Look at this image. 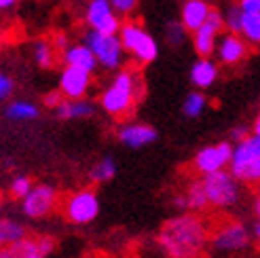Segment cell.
Wrapping results in <instances>:
<instances>
[{
    "mask_svg": "<svg viewBox=\"0 0 260 258\" xmlns=\"http://www.w3.org/2000/svg\"><path fill=\"white\" fill-rule=\"evenodd\" d=\"M207 243V229L197 216L182 214L161 227L159 246L172 258H194Z\"/></svg>",
    "mask_w": 260,
    "mask_h": 258,
    "instance_id": "cell-1",
    "label": "cell"
},
{
    "mask_svg": "<svg viewBox=\"0 0 260 258\" xmlns=\"http://www.w3.org/2000/svg\"><path fill=\"white\" fill-rule=\"evenodd\" d=\"M224 19H226V30L229 32H235L241 34V23H243V11L239 5H231L224 13Z\"/></svg>",
    "mask_w": 260,
    "mask_h": 258,
    "instance_id": "cell-29",
    "label": "cell"
},
{
    "mask_svg": "<svg viewBox=\"0 0 260 258\" xmlns=\"http://www.w3.org/2000/svg\"><path fill=\"white\" fill-rule=\"evenodd\" d=\"M241 36L250 45H260V13H243Z\"/></svg>",
    "mask_w": 260,
    "mask_h": 258,
    "instance_id": "cell-23",
    "label": "cell"
},
{
    "mask_svg": "<svg viewBox=\"0 0 260 258\" xmlns=\"http://www.w3.org/2000/svg\"><path fill=\"white\" fill-rule=\"evenodd\" d=\"M53 250V239L51 237H43V239H28L17 241L13 246H5L0 258H28L30 254H43L47 256Z\"/></svg>",
    "mask_w": 260,
    "mask_h": 258,
    "instance_id": "cell-12",
    "label": "cell"
},
{
    "mask_svg": "<svg viewBox=\"0 0 260 258\" xmlns=\"http://www.w3.org/2000/svg\"><path fill=\"white\" fill-rule=\"evenodd\" d=\"M53 45L57 47V49H61V51H66L70 45H68V38L63 36V34H59V36H55V41H53Z\"/></svg>",
    "mask_w": 260,
    "mask_h": 258,
    "instance_id": "cell-38",
    "label": "cell"
},
{
    "mask_svg": "<svg viewBox=\"0 0 260 258\" xmlns=\"http://www.w3.org/2000/svg\"><path fill=\"white\" fill-rule=\"evenodd\" d=\"M55 197H57V192H55L53 186H49V184L32 186V190L21 199L25 216H30V218H43V216H47L51 210H53Z\"/></svg>",
    "mask_w": 260,
    "mask_h": 258,
    "instance_id": "cell-10",
    "label": "cell"
},
{
    "mask_svg": "<svg viewBox=\"0 0 260 258\" xmlns=\"http://www.w3.org/2000/svg\"><path fill=\"white\" fill-rule=\"evenodd\" d=\"M256 214H258V218H260V195H258V199H256Z\"/></svg>",
    "mask_w": 260,
    "mask_h": 258,
    "instance_id": "cell-42",
    "label": "cell"
},
{
    "mask_svg": "<svg viewBox=\"0 0 260 258\" xmlns=\"http://www.w3.org/2000/svg\"><path fill=\"white\" fill-rule=\"evenodd\" d=\"M63 61H66V66H79V68H85L89 72H93L100 66L95 53L91 51V47L87 43L70 45L66 51H63Z\"/></svg>",
    "mask_w": 260,
    "mask_h": 258,
    "instance_id": "cell-15",
    "label": "cell"
},
{
    "mask_svg": "<svg viewBox=\"0 0 260 258\" xmlns=\"http://www.w3.org/2000/svg\"><path fill=\"white\" fill-rule=\"evenodd\" d=\"M186 32L188 30L182 25V21L180 23H170V25H167V41H170V45H180L182 41H184Z\"/></svg>",
    "mask_w": 260,
    "mask_h": 258,
    "instance_id": "cell-31",
    "label": "cell"
},
{
    "mask_svg": "<svg viewBox=\"0 0 260 258\" xmlns=\"http://www.w3.org/2000/svg\"><path fill=\"white\" fill-rule=\"evenodd\" d=\"M186 201H188V210L192 212H203L207 205H210V199H207V192H205V186L203 182H192L188 192H186Z\"/></svg>",
    "mask_w": 260,
    "mask_h": 258,
    "instance_id": "cell-24",
    "label": "cell"
},
{
    "mask_svg": "<svg viewBox=\"0 0 260 258\" xmlns=\"http://www.w3.org/2000/svg\"><path fill=\"white\" fill-rule=\"evenodd\" d=\"M237 5L243 13H260V0H239Z\"/></svg>",
    "mask_w": 260,
    "mask_h": 258,
    "instance_id": "cell-36",
    "label": "cell"
},
{
    "mask_svg": "<svg viewBox=\"0 0 260 258\" xmlns=\"http://www.w3.org/2000/svg\"><path fill=\"white\" fill-rule=\"evenodd\" d=\"M15 3H17V0H0V9H5V11H7V9H11Z\"/></svg>",
    "mask_w": 260,
    "mask_h": 258,
    "instance_id": "cell-39",
    "label": "cell"
},
{
    "mask_svg": "<svg viewBox=\"0 0 260 258\" xmlns=\"http://www.w3.org/2000/svg\"><path fill=\"white\" fill-rule=\"evenodd\" d=\"M28 258H45V256H43V254H30Z\"/></svg>",
    "mask_w": 260,
    "mask_h": 258,
    "instance_id": "cell-43",
    "label": "cell"
},
{
    "mask_svg": "<svg viewBox=\"0 0 260 258\" xmlns=\"http://www.w3.org/2000/svg\"><path fill=\"white\" fill-rule=\"evenodd\" d=\"M233 148L231 142H220L216 146H205L197 152L194 157V170L199 174H214V172H220L224 170L226 165H231L233 161Z\"/></svg>",
    "mask_w": 260,
    "mask_h": 258,
    "instance_id": "cell-7",
    "label": "cell"
},
{
    "mask_svg": "<svg viewBox=\"0 0 260 258\" xmlns=\"http://www.w3.org/2000/svg\"><path fill=\"white\" fill-rule=\"evenodd\" d=\"M89 85H91V72L79 66H66L59 76V91L63 93V98L70 100L85 98Z\"/></svg>",
    "mask_w": 260,
    "mask_h": 258,
    "instance_id": "cell-11",
    "label": "cell"
},
{
    "mask_svg": "<svg viewBox=\"0 0 260 258\" xmlns=\"http://www.w3.org/2000/svg\"><path fill=\"white\" fill-rule=\"evenodd\" d=\"M218 79V66L210 57H199L190 68V83L199 89L212 87Z\"/></svg>",
    "mask_w": 260,
    "mask_h": 258,
    "instance_id": "cell-16",
    "label": "cell"
},
{
    "mask_svg": "<svg viewBox=\"0 0 260 258\" xmlns=\"http://www.w3.org/2000/svg\"><path fill=\"white\" fill-rule=\"evenodd\" d=\"M207 23L214 25V28H216L218 32H222V30L226 28V19H224V15H222V11L216 9V7H212L210 15H207Z\"/></svg>",
    "mask_w": 260,
    "mask_h": 258,
    "instance_id": "cell-32",
    "label": "cell"
},
{
    "mask_svg": "<svg viewBox=\"0 0 260 258\" xmlns=\"http://www.w3.org/2000/svg\"><path fill=\"white\" fill-rule=\"evenodd\" d=\"M66 218L74 224H87L91 222L93 218L98 216L100 212V201H98V195L93 190H79L74 192L72 197H68L66 201Z\"/></svg>",
    "mask_w": 260,
    "mask_h": 258,
    "instance_id": "cell-6",
    "label": "cell"
},
{
    "mask_svg": "<svg viewBox=\"0 0 260 258\" xmlns=\"http://www.w3.org/2000/svg\"><path fill=\"white\" fill-rule=\"evenodd\" d=\"M34 59L41 68H51L55 61V51L51 47L47 41H38L34 45Z\"/></svg>",
    "mask_w": 260,
    "mask_h": 258,
    "instance_id": "cell-28",
    "label": "cell"
},
{
    "mask_svg": "<svg viewBox=\"0 0 260 258\" xmlns=\"http://www.w3.org/2000/svg\"><path fill=\"white\" fill-rule=\"evenodd\" d=\"M256 157H260V136L258 134H252V136L241 140L239 144L235 146V150H233L231 165H245V163H250Z\"/></svg>",
    "mask_w": 260,
    "mask_h": 258,
    "instance_id": "cell-18",
    "label": "cell"
},
{
    "mask_svg": "<svg viewBox=\"0 0 260 258\" xmlns=\"http://www.w3.org/2000/svg\"><path fill=\"white\" fill-rule=\"evenodd\" d=\"M110 3L119 15H129V13H134V9L138 7V0H110Z\"/></svg>",
    "mask_w": 260,
    "mask_h": 258,
    "instance_id": "cell-33",
    "label": "cell"
},
{
    "mask_svg": "<svg viewBox=\"0 0 260 258\" xmlns=\"http://www.w3.org/2000/svg\"><path fill=\"white\" fill-rule=\"evenodd\" d=\"M25 239V229L15 222V220H5L0 222V243H5V246H13V243L17 241H23Z\"/></svg>",
    "mask_w": 260,
    "mask_h": 258,
    "instance_id": "cell-22",
    "label": "cell"
},
{
    "mask_svg": "<svg viewBox=\"0 0 260 258\" xmlns=\"http://www.w3.org/2000/svg\"><path fill=\"white\" fill-rule=\"evenodd\" d=\"M201 182L205 186L210 205H216V208H231V205L237 203V199H239L237 178L231 172L220 170L214 174H205Z\"/></svg>",
    "mask_w": 260,
    "mask_h": 258,
    "instance_id": "cell-4",
    "label": "cell"
},
{
    "mask_svg": "<svg viewBox=\"0 0 260 258\" xmlns=\"http://www.w3.org/2000/svg\"><path fill=\"white\" fill-rule=\"evenodd\" d=\"M248 231L241 222H229L220 227L212 237V248L218 252H239L248 246Z\"/></svg>",
    "mask_w": 260,
    "mask_h": 258,
    "instance_id": "cell-9",
    "label": "cell"
},
{
    "mask_svg": "<svg viewBox=\"0 0 260 258\" xmlns=\"http://www.w3.org/2000/svg\"><path fill=\"white\" fill-rule=\"evenodd\" d=\"M30 190H32V182H30L28 178H23V176L15 178V180L11 182V186H9V192H11L13 199H23Z\"/></svg>",
    "mask_w": 260,
    "mask_h": 258,
    "instance_id": "cell-30",
    "label": "cell"
},
{
    "mask_svg": "<svg viewBox=\"0 0 260 258\" xmlns=\"http://www.w3.org/2000/svg\"><path fill=\"white\" fill-rule=\"evenodd\" d=\"M210 11H212V7L207 0H186L180 11V21L188 32H197L207 21Z\"/></svg>",
    "mask_w": 260,
    "mask_h": 258,
    "instance_id": "cell-13",
    "label": "cell"
},
{
    "mask_svg": "<svg viewBox=\"0 0 260 258\" xmlns=\"http://www.w3.org/2000/svg\"><path fill=\"white\" fill-rule=\"evenodd\" d=\"M59 119H87L93 114V104L87 100H63L61 104L55 108Z\"/></svg>",
    "mask_w": 260,
    "mask_h": 258,
    "instance_id": "cell-19",
    "label": "cell"
},
{
    "mask_svg": "<svg viewBox=\"0 0 260 258\" xmlns=\"http://www.w3.org/2000/svg\"><path fill=\"white\" fill-rule=\"evenodd\" d=\"M61 102H63V93L61 91H51V93L45 95V106L47 108H57Z\"/></svg>",
    "mask_w": 260,
    "mask_h": 258,
    "instance_id": "cell-35",
    "label": "cell"
},
{
    "mask_svg": "<svg viewBox=\"0 0 260 258\" xmlns=\"http://www.w3.org/2000/svg\"><path fill=\"white\" fill-rule=\"evenodd\" d=\"M119 140L129 148H142L157 140V129L150 125H127L119 129Z\"/></svg>",
    "mask_w": 260,
    "mask_h": 258,
    "instance_id": "cell-14",
    "label": "cell"
},
{
    "mask_svg": "<svg viewBox=\"0 0 260 258\" xmlns=\"http://www.w3.org/2000/svg\"><path fill=\"white\" fill-rule=\"evenodd\" d=\"M254 134H258V136H260V114H258L256 121H254Z\"/></svg>",
    "mask_w": 260,
    "mask_h": 258,
    "instance_id": "cell-40",
    "label": "cell"
},
{
    "mask_svg": "<svg viewBox=\"0 0 260 258\" xmlns=\"http://www.w3.org/2000/svg\"><path fill=\"white\" fill-rule=\"evenodd\" d=\"M144 98V79L134 70H121L112 85L102 93L100 104L112 117H125Z\"/></svg>",
    "mask_w": 260,
    "mask_h": 258,
    "instance_id": "cell-2",
    "label": "cell"
},
{
    "mask_svg": "<svg viewBox=\"0 0 260 258\" xmlns=\"http://www.w3.org/2000/svg\"><path fill=\"white\" fill-rule=\"evenodd\" d=\"M205 104H207L205 95H203V93H199V91H192V93H188V95H186L182 110H184L186 117L194 119V117H199V114L205 110Z\"/></svg>",
    "mask_w": 260,
    "mask_h": 258,
    "instance_id": "cell-27",
    "label": "cell"
},
{
    "mask_svg": "<svg viewBox=\"0 0 260 258\" xmlns=\"http://www.w3.org/2000/svg\"><path fill=\"white\" fill-rule=\"evenodd\" d=\"M254 237L260 241V220H258V222H256V227H254Z\"/></svg>",
    "mask_w": 260,
    "mask_h": 258,
    "instance_id": "cell-41",
    "label": "cell"
},
{
    "mask_svg": "<svg viewBox=\"0 0 260 258\" xmlns=\"http://www.w3.org/2000/svg\"><path fill=\"white\" fill-rule=\"evenodd\" d=\"M114 174H116V165L110 157H106L98 165H93V170L89 172V178H91V182H108V180L114 178Z\"/></svg>",
    "mask_w": 260,
    "mask_h": 258,
    "instance_id": "cell-26",
    "label": "cell"
},
{
    "mask_svg": "<svg viewBox=\"0 0 260 258\" xmlns=\"http://www.w3.org/2000/svg\"><path fill=\"white\" fill-rule=\"evenodd\" d=\"M231 138L235 140V142H241V140L248 138V132H245V127H235V129L231 132Z\"/></svg>",
    "mask_w": 260,
    "mask_h": 258,
    "instance_id": "cell-37",
    "label": "cell"
},
{
    "mask_svg": "<svg viewBox=\"0 0 260 258\" xmlns=\"http://www.w3.org/2000/svg\"><path fill=\"white\" fill-rule=\"evenodd\" d=\"M85 43L95 53V57H98L102 68L116 70L121 66L125 47L121 43L119 34H104V32H98V30H89L85 34Z\"/></svg>",
    "mask_w": 260,
    "mask_h": 258,
    "instance_id": "cell-3",
    "label": "cell"
},
{
    "mask_svg": "<svg viewBox=\"0 0 260 258\" xmlns=\"http://www.w3.org/2000/svg\"><path fill=\"white\" fill-rule=\"evenodd\" d=\"M229 172L237 180H241V182L258 184L260 182V157L252 159L250 163H245V165H231Z\"/></svg>",
    "mask_w": 260,
    "mask_h": 258,
    "instance_id": "cell-21",
    "label": "cell"
},
{
    "mask_svg": "<svg viewBox=\"0 0 260 258\" xmlns=\"http://www.w3.org/2000/svg\"><path fill=\"white\" fill-rule=\"evenodd\" d=\"M218 30L210 23H203L197 32H192V47L197 51L199 57H212L216 53V45H218Z\"/></svg>",
    "mask_w": 260,
    "mask_h": 258,
    "instance_id": "cell-17",
    "label": "cell"
},
{
    "mask_svg": "<svg viewBox=\"0 0 260 258\" xmlns=\"http://www.w3.org/2000/svg\"><path fill=\"white\" fill-rule=\"evenodd\" d=\"M11 93H13V81H11V76L0 74V98L7 100Z\"/></svg>",
    "mask_w": 260,
    "mask_h": 258,
    "instance_id": "cell-34",
    "label": "cell"
},
{
    "mask_svg": "<svg viewBox=\"0 0 260 258\" xmlns=\"http://www.w3.org/2000/svg\"><path fill=\"white\" fill-rule=\"evenodd\" d=\"M7 117L13 121H32L38 117V108L30 102H13L7 106Z\"/></svg>",
    "mask_w": 260,
    "mask_h": 258,
    "instance_id": "cell-25",
    "label": "cell"
},
{
    "mask_svg": "<svg viewBox=\"0 0 260 258\" xmlns=\"http://www.w3.org/2000/svg\"><path fill=\"white\" fill-rule=\"evenodd\" d=\"M119 36H121V43L125 47V51H129V53H134V51L142 45V41L148 36V32L142 28L140 23L136 21H127L121 25V30H119Z\"/></svg>",
    "mask_w": 260,
    "mask_h": 258,
    "instance_id": "cell-20",
    "label": "cell"
},
{
    "mask_svg": "<svg viewBox=\"0 0 260 258\" xmlns=\"http://www.w3.org/2000/svg\"><path fill=\"white\" fill-rule=\"evenodd\" d=\"M85 19L91 30H98L104 34H119L123 25L119 21V13L114 11L110 0H91L85 11Z\"/></svg>",
    "mask_w": 260,
    "mask_h": 258,
    "instance_id": "cell-5",
    "label": "cell"
},
{
    "mask_svg": "<svg viewBox=\"0 0 260 258\" xmlns=\"http://www.w3.org/2000/svg\"><path fill=\"white\" fill-rule=\"evenodd\" d=\"M248 53H250V43L245 41L241 34L229 32L218 38L216 57L220 63H224V66H235V63L248 57Z\"/></svg>",
    "mask_w": 260,
    "mask_h": 258,
    "instance_id": "cell-8",
    "label": "cell"
}]
</instances>
